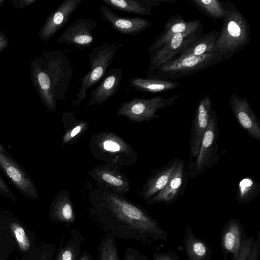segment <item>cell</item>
Here are the masks:
<instances>
[{"label": "cell", "instance_id": "3957f363", "mask_svg": "<svg viewBox=\"0 0 260 260\" xmlns=\"http://www.w3.org/2000/svg\"><path fill=\"white\" fill-rule=\"evenodd\" d=\"M89 149L98 160L120 167L132 166L138 158L134 148L121 137L111 131L94 134L89 140Z\"/></svg>", "mask_w": 260, "mask_h": 260}, {"label": "cell", "instance_id": "e575fe53", "mask_svg": "<svg viewBox=\"0 0 260 260\" xmlns=\"http://www.w3.org/2000/svg\"><path fill=\"white\" fill-rule=\"evenodd\" d=\"M0 193L4 196L7 197L11 199L12 200H15V197L11 191L10 188L7 186V184L4 181L0 175Z\"/></svg>", "mask_w": 260, "mask_h": 260}, {"label": "cell", "instance_id": "e0dca14e", "mask_svg": "<svg viewBox=\"0 0 260 260\" xmlns=\"http://www.w3.org/2000/svg\"><path fill=\"white\" fill-rule=\"evenodd\" d=\"M246 237L244 226L236 218H230L224 224L220 234V246L224 260L232 254L233 260H237L242 242Z\"/></svg>", "mask_w": 260, "mask_h": 260}, {"label": "cell", "instance_id": "7c38bea8", "mask_svg": "<svg viewBox=\"0 0 260 260\" xmlns=\"http://www.w3.org/2000/svg\"><path fill=\"white\" fill-rule=\"evenodd\" d=\"M212 102L209 94H206L199 102L191 122L189 139L190 160L197 157L206 129Z\"/></svg>", "mask_w": 260, "mask_h": 260}, {"label": "cell", "instance_id": "d4e9b609", "mask_svg": "<svg viewBox=\"0 0 260 260\" xmlns=\"http://www.w3.org/2000/svg\"><path fill=\"white\" fill-rule=\"evenodd\" d=\"M218 35L219 32L217 30L202 34L192 44L181 50L175 57L199 56L215 52L214 46Z\"/></svg>", "mask_w": 260, "mask_h": 260}, {"label": "cell", "instance_id": "277c9868", "mask_svg": "<svg viewBox=\"0 0 260 260\" xmlns=\"http://www.w3.org/2000/svg\"><path fill=\"white\" fill-rule=\"evenodd\" d=\"M231 56L214 52L199 56L175 57L146 73L147 78L163 80H176L215 66Z\"/></svg>", "mask_w": 260, "mask_h": 260}, {"label": "cell", "instance_id": "603a6c76", "mask_svg": "<svg viewBox=\"0 0 260 260\" xmlns=\"http://www.w3.org/2000/svg\"><path fill=\"white\" fill-rule=\"evenodd\" d=\"M183 244L188 260H211V249L204 240L193 234L189 225L185 228Z\"/></svg>", "mask_w": 260, "mask_h": 260}, {"label": "cell", "instance_id": "836d02e7", "mask_svg": "<svg viewBox=\"0 0 260 260\" xmlns=\"http://www.w3.org/2000/svg\"><path fill=\"white\" fill-rule=\"evenodd\" d=\"M153 260H181L175 251H168L164 253L154 252L152 255Z\"/></svg>", "mask_w": 260, "mask_h": 260}, {"label": "cell", "instance_id": "2e32d148", "mask_svg": "<svg viewBox=\"0 0 260 260\" xmlns=\"http://www.w3.org/2000/svg\"><path fill=\"white\" fill-rule=\"evenodd\" d=\"M82 0H64L47 18L40 32V38L48 41L69 21Z\"/></svg>", "mask_w": 260, "mask_h": 260}, {"label": "cell", "instance_id": "ba28073f", "mask_svg": "<svg viewBox=\"0 0 260 260\" xmlns=\"http://www.w3.org/2000/svg\"><path fill=\"white\" fill-rule=\"evenodd\" d=\"M203 30L200 20L185 31L174 35L164 45L150 55L149 73L162 63L175 57L184 48L197 40Z\"/></svg>", "mask_w": 260, "mask_h": 260}, {"label": "cell", "instance_id": "44dd1931", "mask_svg": "<svg viewBox=\"0 0 260 260\" xmlns=\"http://www.w3.org/2000/svg\"><path fill=\"white\" fill-rule=\"evenodd\" d=\"M198 20L185 21L179 14L171 16L168 20L164 30L158 36L148 49V54H151L164 45L174 35L182 32L194 25Z\"/></svg>", "mask_w": 260, "mask_h": 260}, {"label": "cell", "instance_id": "7402d4cb", "mask_svg": "<svg viewBox=\"0 0 260 260\" xmlns=\"http://www.w3.org/2000/svg\"><path fill=\"white\" fill-rule=\"evenodd\" d=\"M61 122L64 129L61 138L62 146L73 144L78 141L89 127L88 122L77 118L73 112L68 111L62 113Z\"/></svg>", "mask_w": 260, "mask_h": 260}, {"label": "cell", "instance_id": "484cf974", "mask_svg": "<svg viewBox=\"0 0 260 260\" xmlns=\"http://www.w3.org/2000/svg\"><path fill=\"white\" fill-rule=\"evenodd\" d=\"M129 83L131 87L137 91L152 93L173 90L180 85L171 80L147 77H134Z\"/></svg>", "mask_w": 260, "mask_h": 260}, {"label": "cell", "instance_id": "5b68a950", "mask_svg": "<svg viewBox=\"0 0 260 260\" xmlns=\"http://www.w3.org/2000/svg\"><path fill=\"white\" fill-rule=\"evenodd\" d=\"M122 47V44L105 43L92 48L89 55L90 68L87 73L77 81L81 82V84L75 99L72 102L73 108L79 107L86 99L88 89L102 80L115 54Z\"/></svg>", "mask_w": 260, "mask_h": 260}, {"label": "cell", "instance_id": "f1b7e54d", "mask_svg": "<svg viewBox=\"0 0 260 260\" xmlns=\"http://www.w3.org/2000/svg\"><path fill=\"white\" fill-rule=\"evenodd\" d=\"M260 192V184L253 178L246 177L238 184L236 199L240 204H246L254 200Z\"/></svg>", "mask_w": 260, "mask_h": 260}, {"label": "cell", "instance_id": "d6a6232c", "mask_svg": "<svg viewBox=\"0 0 260 260\" xmlns=\"http://www.w3.org/2000/svg\"><path fill=\"white\" fill-rule=\"evenodd\" d=\"M123 260H149L147 256L137 249L127 247L125 250Z\"/></svg>", "mask_w": 260, "mask_h": 260}, {"label": "cell", "instance_id": "74e56055", "mask_svg": "<svg viewBox=\"0 0 260 260\" xmlns=\"http://www.w3.org/2000/svg\"><path fill=\"white\" fill-rule=\"evenodd\" d=\"M8 45V41L5 37L0 32V51L4 49Z\"/></svg>", "mask_w": 260, "mask_h": 260}, {"label": "cell", "instance_id": "f35d334b", "mask_svg": "<svg viewBox=\"0 0 260 260\" xmlns=\"http://www.w3.org/2000/svg\"><path fill=\"white\" fill-rule=\"evenodd\" d=\"M4 1H3V0H0V7L1 6V5H2V3L4 2Z\"/></svg>", "mask_w": 260, "mask_h": 260}, {"label": "cell", "instance_id": "4316f807", "mask_svg": "<svg viewBox=\"0 0 260 260\" xmlns=\"http://www.w3.org/2000/svg\"><path fill=\"white\" fill-rule=\"evenodd\" d=\"M84 238L77 230H72L65 243L61 244L54 260H78L82 252Z\"/></svg>", "mask_w": 260, "mask_h": 260}, {"label": "cell", "instance_id": "8d00e7d4", "mask_svg": "<svg viewBox=\"0 0 260 260\" xmlns=\"http://www.w3.org/2000/svg\"><path fill=\"white\" fill-rule=\"evenodd\" d=\"M78 260H93V256L91 252L84 251L82 252Z\"/></svg>", "mask_w": 260, "mask_h": 260}, {"label": "cell", "instance_id": "83f0119b", "mask_svg": "<svg viewBox=\"0 0 260 260\" xmlns=\"http://www.w3.org/2000/svg\"><path fill=\"white\" fill-rule=\"evenodd\" d=\"M191 2L204 15L211 18L224 20L226 10L224 2L217 0H191Z\"/></svg>", "mask_w": 260, "mask_h": 260}, {"label": "cell", "instance_id": "30bf717a", "mask_svg": "<svg viewBox=\"0 0 260 260\" xmlns=\"http://www.w3.org/2000/svg\"><path fill=\"white\" fill-rule=\"evenodd\" d=\"M188 174L185 162L180 159L165 186L156 194L147 200V205L164 203L168 206L183 196L186 188Z\"/></svg>", "mask_w": 260, "mask_h": 260}, {"label": "cell", "instance_id": "ac0fdd59", "mask_svg": "<svg viewBox=\"0 0 260 260\" xmlns=\"http://www.w3.org/2000/svg\"><path fill=\"white\" fill-rule=\"evenodd\" d=\"M122 77V71L120 68L110 69L97 87L90 91V98L87 107L100 106L115 94L120 88Z\"/></svg>", "mask_w": 260, "mask_h": 260}, {"label": "cell", "instance_id": "f546056e", "mask_svg": "<svg viewBox=\"0 0 260 260\" xmlns=\"http://www.w3.org/2000/svg\"><path fill=\"white\" fill-rule=\"evenodd\" d=\"M97 260H120L115 237L107 233L100 241Z\"/></svg>", "mask_w": 260, "mask_h": 260}, {"label": "cell", "instance_id": "ffe728a7", "mask_svg": "<svg viewBox=\"0 0 260 260\" xmlns=\"http://www.w3.org/2000/svg\"><path fill=\"white\" fill-rule=\"evenodd\" d=\"M49 215L54 222L70 225L75 222L76 218L74 205L69 192L60 190L54 198L50 209Z\"/></svg>", "mask_w": 260, "mask_h": 260}, {"label": "cell", "instance_id": "ab89813d", "mask_svg": "<svg viewBox=\"0 0 260 260\" xmlns=\"http://www.w3.org/2000/svg\"><path fill=\"white\" fill-rule=\"evenodd\" d=\"M29 260H33V259H29ZM36 260V259H35Z\"/></svg>", "mask_w": 260, "mask_h": 260}, {"label": "cell", "instance_id": "9a60e30c", "mask_svg": "<svg viewBox=\"0 0 260 260\" xmlns=\"http://www.w3.org/2000/svg\"><path fill=\"white\" fill-rule=\"evenodd\" d=\"M100 10L102 20L108 22L115 30L123 35L134 36L145 31L152 25V22L146 19L119 16L104 5L100 7Z\"/></svg>", "mask_w": 260, "mask_h": 260}, {"label": "cell", "instance_id": "d590c367", "mask_svg": "<svg viewBox=\"0 0 260 260\" xmlns=\"http://www.w3.org/2000/svg\"><path fill=\"white\" fill-rule=\"evenodd\" d=\"M34 2H35V0H24L20 1H14L13 2L14 3H15L14 4V7L18 8H23L32 4Z\"/></svg>", "mask_w": 260, "mask_h": 260}, {"label": "cell", "instance_id": "cb8c5ba5", "mask_svg": "<svg viewBox=\"0 0 260 260\" xmlns=\"http://www.w3.org/2000/svg\"><path fill=\"white\" fill-rule=\"evenodd\" d=\"M112 9L143 16L152 15V7L160 5V0H101Z\"/></svg>", "mask_w": 260, "mask_h": 260}, {"label": "cell", "instance_id": "4dcf8cb0", "mask_svg": "<svg viewBox=\"0 0 260 260\" xmlns=\"http://www.w3.org/2000/svg\"><path fill=\"white\" fill-rule=\"evenodd\" d=\"M260 232L257 238L246 237L242 242L237 260H258L260 255Z\"/></svg>", "mask_w": 260, "mask_h": 260}, {"label": "cell", "instance_id": "4fadbf2b", "mask_svg": "<svg viewBox=\"0 0 260 260\" xmlns=\"http://www.w3.org/2000/svg\"><path fill=\"white\" fill-rule=\"evenodd\" d=\"M229 104L240 126L254 139L260 141V123L246 98L233 92Z\"/></svg>", "mask_w": 260, "mask_h": 260}, {"label": "cell", "instance_id": "8fae6325", "mask_svg": "<svg viewBox=\"0 0 260 260\" xmlns=\"http://www.w3.org/2000/svg\"><path fill=\"white\" fill-rule=\"evenodd\" d=\"M98 25L91 18H79L70 24L58 38L56 43L72 45L80 48H89L94 42L92 30Z\"/></svg>", "mask_w": 260, "mask_h": 260}, {"label": "cell", "instance_id": "d6986e66", "mask_svg": "<svg viewBox=\"0 0 260 260\" xmlns=\"http://www.w3.org/2000/svg\"><path fill=\"white\" fill-rule=\"evenodd\" d=\"M180 159H174L161 168L155 170L146 180L139 195L146 201L160 191L167 184Z\"/></svg>", "mask_w": 260, "mask_h": 260}, {"label": "cell", "instance_id": "1f68e13d", "mask_svg": "<svg viewBox=\"0 0 260 260\" xmlns=\"http://www.w3.org/2000/svg\"><path fill=\"white\" fill-rule=\"evenodd\" d=\"M10 226L20 249L23 251L28 250L30 247V243L24 229L15 222H11Z\"/></svg>", "mask_w": 260, "mask_h": 260}, {"label": "cell", "instance_id": "5bb4252c", "mask_svg": "<svg viewBox=\"0 0 260 260\" xmlns=\"http://www.w3.org/2000/svg\"><path fill=\"white\" fill-rule=\"evenodd\" d=\"M0 167L16 187L25 196L37 199L38 192L25 172L9 156L0 144Z\"/></svg>", "mask_w": 260, "mask_h": 260}, {"label": "cell", "instance_id": "6da1fadb", "mask_svg": "<svg viewBox=\"0 0 260 260\" xmlns=\"http://www.w3.org/2000/svg\"><path fill=\"white\" fill-rule=\"evenodd\" d=\"M84 199L91 217L107 233L148 244L168 239L167 232L142 207L125 195L105 190L88 181Z\"/></svg>", "mask_w": 260, "mask_h": 260}, {"label": "cell", "instance_id": "8992f818", "mask_svg": "<svg viewBox=\"0 0 260 260\" xmlns=\"http://www.w3.org/2000/svg\"><path fill=\"white\" fill-rule=\"evenodd\" d=\"M219 134L216 113L212 107L198 154L196 157L190 160L186 169L188 177L195 178L218 161L220 157L219 146L217 143Z\"/></svg>", "mask_w": 260, "mask_h": 260}, {"label": "cell", "instance_id": "9c48e42d", "mask_svg": "<svg viewBox=\"0 0 260 260\" xmlns=\"http://www.w3.org/2000/svg\"><path fill=\"white\" fill-rule=\"evenodd\" d=\"M95 185L103 189L126 194L131 189V182L119 165L104 163L99 165L87 172Z\"/></svg>", "mask_w": 260, "mask_h": 260}, {"label": "cell", "instance_id": "52a82bcc", "mask_svg": "<svg viewBox=\"0 0 260 260\" xmlns=\"http://www.w3.org/2000/svg\"><path fill=\"white\" fill-rule=\"evenodd\" d=\"M179 98V95L168 98L156 96L150 99L134 98L132 100L121 102L115 115L123 116L135 123L148 122L160 115L156 112L173 105Z\"/></svg>", "mask_w": 260, "mask_h": 260}, {"label": "cell", "instance_id": "7a4b0ae2", "mask_svg": "<svg viewBox=\"0 0 260 260\" xmlns=\"http://www.w3.org/2000/svg\"><path fill=\"white\" fill-rule=\"evenodd\" d=\"M224 3L226 14L215 44L214 51L232 57L248 45L250 28L244 15L232 3Z\"/></svg>", "mask_w": 260, "mask_h": 260}]
</instances>
